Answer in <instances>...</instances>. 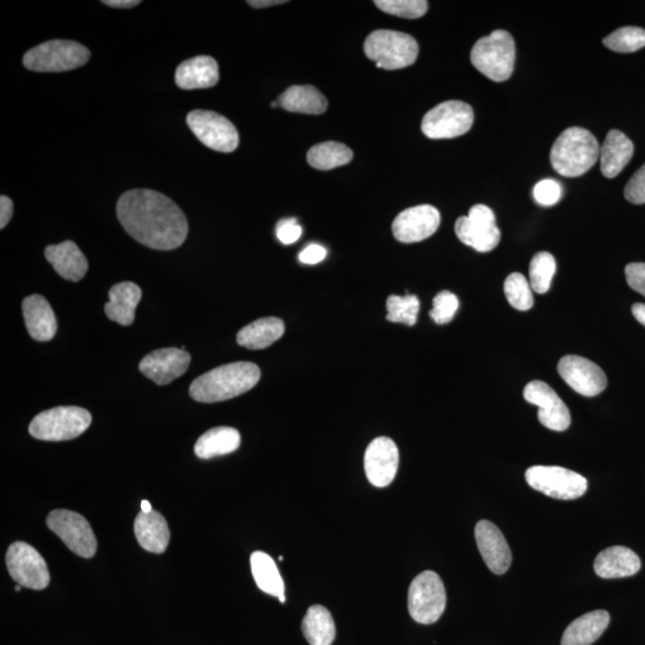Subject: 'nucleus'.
Segmentation results:
<instances>
[{
	"label": "nucleus",
	"mask_w": 645,
	"mask_h": 645,
	"mask_svg": "<svg viewBox=\"0 0 645 645\" xmlns=\"http://www.w3.org/2000/svg\"><path fill=\"white\" fill-rule=\"evenodd\" d=\"M116 213L128 235L147 248L174 250L187 239L186 215L174 201L156 190L133 189L122 194Z\"/></svg>",
	"instance_id": "1"
},
{
	"label": "nucleus",
	"mask_w": 645,
	"mask_h": 645,
	"mask_svg": "<svg viewBox=\"0 0 645 645\" xmlns=\"http://www.w3.org/2000/svg\"><path fill=\"white\" fill-rule=\"evenodd\" d=\"M260 378V367L253 362H233L196 378L190 385L189 395L200 403L229 401L254 389Z\"/></svg>",
	"instance_id": "2"
},
{
	"label": "nucleus",
	"mask_w": 645,
	"mask_h": 645,
	"mask_svg": "<svg viewBox=\"0 0 645 645\" xmlns=\"http://www.w3.org/2000/svg\"><path fill=\"white\" fill-rule=\"evenodd\" d=\"M600 158L597 138L581 127H570L559 135L552 146L550 161L559 175L579 177L594 167Z\"/></svg>",
	"instance_id": "3"
},
{
	"label": "nucleus",
	"mask_w": 645,
	"mask_h": 645,
	"mask_svg": "<svg viewBox=\"0 0 645 645\" xmlns=\"http://www.w3.org/2000/svg\"><path fill=\"white\" fill-rule=\"evenodd\" d=\"M515 42L506 30H495L478 40L471 51V63L493 82H506L513 75Z\"/></svg>",
	"instance_id": "4"
},
{
	"label": "nucleus",
	"mask_w": 645,
	"mask_h": 645,
	"mask_svg": "<svg viewBox=\"0 0 645 645\" xmlns=\"http://www.w3.org/2000/svg\"><path fill=\"white\" fill-rule=\"evenodd\" d=\"M364 51L368 59L376 61L378 69L401 70L415 63L419 43L409 34L376 30L367 36Z\"/></svg>",
	"instance_id": "5"
},
{
	"label": "nucleus",
	"mask_w": 645,
	"mask_h": 645,
	"mask_svg": "<svg viewBox=\"0 0 645 645\" xmlns=\"http://www.w3.org/2000/svg\"><path fill=\"white\" fill-rule=\"evenodd\" d=\"M91 58L88 48L70 40H52L30 49L23 57V65L34 72H66L79 69Z\"/></svg>",
	"instance_id": "6"
},
{
	"label": "nucleus",
	"mask_w": 645,
	"mask_h": 645,
	"mask_svg": "<svg viewBox=\"0 0 645 645\" xmlns=\"http://www.w3.org/2000/svg\"><path fill=\"white\" fill-rule=\"evenodd\" d=\"M88 410L79 407H58L43 411L29 426L33 438L43 441H67L78 438L91 425Z\"/></svg>",
	"instance_id": "7"
},
{
	"label": "nucleus",
	"mask_w": 645,
	"mask_h": 645,
	"mask_svg": "<svg viewBox=\"0 0 645 645\" xmlns=\"http://www.w3.org/2000/svg\"><path fill=\"white\" fill-rule=\"evenodd\" d=\"M446 602L444 582L434 571H423L411 582L408 607L415 622L425 625L438 622L445 612Z\"/></svg>",
	"instance_id": "8"
},
{
	"label": "nucleus",
	"mask_w": 645,
	"mask_h": 645,
	"mask_svg": "<svg viewBox=\"0 0 645 645\" xmlns=\"http://www.w3.org/2000/svg\"><path fill=\"white\" fill-rule=\"evenodd\" d=\"M525 477L531 488L557 500L579 499L588 489L585 477L561 466H532Z\"/></svg>",
	"instance_id": "9"
},
{
	"label": "nucleus",
	"mask_w": 645,
	"mask_h": 645,
	"mask_svg": "<svg viewBox=\"0 0 645 645\" xmlns=\"http://www.w3.org/2000/svg\"><path fill=\"white\" fill-rule=\"evenodd\" d=\"M475 121L470 104L463 101L440 103L425 115L421 129L429 139H452L468 133Z\"/></svg>",
	"instance_id": "10"
},
{
	"label": "nucleus",
	"mask_w": 645,
	"mask_h": 645,
	"mask_svg": "<svg viewBox=\"0 0 645 645\" xmlns=\"http://www.w3.org/2000/svg\"><path fill=\"white\" fill-rule=\"evenodd\" d=\"M187 124L196 138L208 149L224 153L237 150V128L225 116L211 110H193L187 116Z\"/></svg>",
	"instance_id": "11"
},
{
	"label": "nucleus",
	"mask_w": 645,
	"mask_h": 645,
	"mask_svg": "<svg viewBox=\"0 0 645 645\" xmlns=\"http://www.w3.org/2000/svg\"><path fill=\"white\" fill-rule=\"evenodd\" d=\"M47 526L63 540L73 554L83 558L95 556L97 539L83 515L66 509H57L47 516Z\"/></svg>",
	"instance_id": "12"
},
{
	"label": "nucleus",
	"mask_w": 645,
	"mask_h": 645,
	"mask_svg": "<svg viewBox=\"0 0 645 645\" xmlns=\"http://www.w3.org/2000/svg\"><path fill=\"white\" fill-rule=\"evenodd\" d=\"M454 230H456L460 242L475 249L478 253H489L501 241V232L496 226L495 213L485 205L473 206L469 215L457 220Z\"/></svg>",
	"instance_id": "13"
},
{
	"label": "nucleus",
	"mask_w": 645,
	"mask_h": 645,
	"mask_svg": "<svg viewBox=\"0 0 645 645\" xmlns=\"http://www.w3.org/2000/svg\"><path fill=\"white\" fill-rule=\"evenodd\" d=\"M6 567L12 579L22 587L41 591L51 582L45 559L27 543L16 542L10 545L6 554Z\"/></svg>",
	"instance_id": "14"
},
{
	"label": "nucleus",
	"mask_w": 645,
	"mask_h": 645,
	"mask_svg": "<svg viewBox=\"0 0 645 645\" xmlns=\"http://www.w3.org/2000/svg\"><path fill=\"white\" fill-rule=\"evenodd\" d=\"M558 373L571 389L585 397L598 396L607 386L605 372L582 356H564L559 360Z\"/></svg>",
	"instance_id": "15"
},
{
	"label": "nucleus",
	"mask_w": 645,
	"mask_h": 645,
	"mask_svg": "<svg viewBox=\"0 0 645 645\" xmlns=\"http://www.w3.org/2000/svg\"><path fill=\"white\" fill-rule=\"evenodd\" d=\"M524 398L526 402L537 405L538 419L544 427L555 432H564L569 428L570 411L550 385L534 380L526 385Z\"/></svg>",
	"instance_id": "16"
},
{
	"label": "nucleus",
	"mask_w": 645,
	"mask_h": 645,
	"mask_svg": "<svg viewBox=\"0 0 645 645\" xmlns=\"http://www.w3.org/2000/svg\"><path fill=\"white\" fill-rule=\"evenodd\" d=\"M440 221V213L434 206L411 207L399 213L393 221V236L405 244L422 242L438 231Z\"/></svg>",
	"instance_id": "17"
},
{
	"label": "nucleus",
	"mask_w": 645,
	"mask_h": 645,
	"mask_svg": "<svg viewBox=\"0 0 645 645\" xmlns=\"http://www.w3.org/2000/svg\"><path fill=\"white\" fill-rule=\"evenodd\" d=\"M365 472L374 487L385 488L395 479L399 465V451L395 441L386 436L374 439L365 453Z\"/></svg>",
	"instance_id": "18"
},
{
	"label": "nucleus",
	"mask_w": 645,
	"mask_h": 645,
	"mask_svg": "<svg viewBox=\"0 0 645 645\" xmlns=\"http://www.w3.org/2000/svg\"><path fill=\"white\" fill-rule=\"evenodd\" d=\"M190 359L183 349H157L141 360L139 370L157 385H168L187 372Z\"/></svg>",
	"instance_id": "19"
},
{
	"label": "nucleus",
	"mask_w": 645,
	"mask_h": 645,
	"mask_svg": "<svg viewBox=\"0 0 645 645\" xmlns=\"http://www.w3.org/2000/svg\"><path fill=\"white\" fill-rule=\"evenodd\" d=\"M475 537L478 550L488 568L496 575L507 573L512 564V551L500 528L488 520L479 521Z\"/></svg>",
	"instance_id": "20"
},
{
	"label": "nucleus",
	"mask_w": 645,
	"mask_h": 645,
	"mask_svg": "<svg viewBox=\"0 0 645 645\" xmlns=\"http://www.w3.org/2000/svg\"><path fill=\"white\" fill-rule=\"evenodd\" d=\"M24 322L32 339L51 341L57 334L58 324L51 304L40 294L27 297L22 303Z\"/></svg>",
	"instance_id": "21"
},
{
	"label": "nucleus",
	"mask_w": 645,
	"mask_h": 645,
	"mask_svg": "<svg viewBox=\"0 0 645 645\" xmlns=\"http://www.w3.org/2000/svg\"><path fill=\"white\" fill-rule=\"evenodd\" d=\"M175 81L182 90L213 88L219 82L218 63L208 55H199L183 61L177 67Z\"/></svg>",
	"instance_id": "22"
},
{
	"label": "nucleus",
	"mask_w": 645,
	"mask_h": 645,
	"mask_svg": "<svg viewBox=\"0 0 645 645\" xmlns=\"http://www.w3.org/2000/svg\"><path fill=\"white\" fill-rule=\"evenodd\" d=\"M45 256L55 272L67 281H81L88 272V260L75 242L66 241L49 245L45 250Z\"/></svg>",
	"instance_id": "23"
},
{
	"label": "nucleus",
	"mask_w": 645,
	"mask_h": 645,
	"mask_svg": "<svg viewBox=\"0 0 645 645\" xmlns=\"http://www.w3.org/2000/svg\"><path fill=\"white\" fill-rule=\"evenodd\" d=\"M642 563L634 551L625 546H612L601 551L594 562V570L601 579H623L636 575Z\"/></svg>",
	"instance_id": "24"
},
{
	"label": "nucleus",
	"mask_w": 645,
	"mask_h": 645,
	"mask_svg": "<svg viewBox=\"0 0 645 645\" xmlns=\"http://www.w3.org/2000/svg\"><path fill=\"white\" fill-rule=\"evenodd\" d=\"M134 533L141 548L152 554H163L168 549L170 530L161 513H139L134 521Z\"/></svg>",
	"instance_id": "25"
},
{
	"label": "nucleus",
	"mask_w": 645,
	"mask_h": 645,
	"mask_svg": "<svg viewBox=\"0 0 645 645\" xmlns=\"http://www.w3.org/2000/svg\"><path fill=\"white\" fill-rule=\"evenodd\" d=\"M141 297L143 292L137 284L131 281L120 282L110 288L109 303L104 306V311L110 321L128 327L134 322L135 310Z\"/></svg>",
	"instance_id": "26"
},
{
	"label": "nucleus",
	"mask_w": 645,
	"mask_h": 645,
	"mask_svg": "<svg viewBox=\"0 0 645 645\" xmlns=\"http://www.w3.org/2000/svg\"><path fill=\"white\" fill-rule=\"evenodd\" d=\"M634 156V144L618 129L608 132L600 147L601 172L607 178L617 177Z\"/></svg>",
	"instance_id": "27"
},
{
	"label": "nucleus",
	"mask_w": 645,
	"mask_h": 645,
	"mask_svg": "<svg viewBox=\"0 0 645 645\" xmlns=\"http://www.w3.org/2000/svg\"><path fill=\"white\" fill-rule=\"evenodd\" d=\"M610 620V614L604 610L583 614L564 631L562 645H592L604 634Z\"/></svg>",
	"instance_id": "28"
},
{
	"label": "nucleus",
	"mask_w": 645,
	"mask_h": 645,
	"mask_svg": "<svg viewBox=\"0 0 645 645\" xmlns=\"http://www.w3.org/2000/svg\"><path fill=\"white\" fill-rule=\"evenodd\" d=\"M282 109L291 113L319 115L328 108V100L311 85H293L276 100Z\"/></svg>",
	"instance_id": "29"
},
{
	"label": "nucleus",
	"mask_w": 645,
	"mask_h": 645,
	"mask_svg": "<svg viewBox=\"0 0 645 645\" xmlns=\"http://www.w3.org/2000/svg\"><path fill=\"white\" fill-rule=\"evenodd\" d=\"M284 334L285 324L280 318H261L239 331L237 342L239 346L251 350L266 349Z\"/></svg>",
	"instance_id": "30"
},
{
	"label": "nucleus",
	"mask_w": 645,
	"mask_h": 645,
	"mask_svg": "<svg viewBox=\"0 0 645 645\" xmlns=\"http://www.w3.org/2000/svg\"><path fill=\"white\" fill-rule=\"evenodd\" d=\"M241 446V434L231 427H215L196 441L194 452L200 459H211L233 453Z\"/></svg>",
	"instance_id": "31"
},
{
	"label": "nucleus",
	"mask_w": 645,
	"mask_h": 645,
	"mask_svg": "<svg viewBox=\"0 0 645 645\" xmlns=\"http://www.w3.org/2000/svg\"><path fill=\"white\" fill-rule=\"evenodd\" d=\"M250 564L257 587L264 593L278 597L281 604H285V583L274 559L266 552L256 551L250 557Z\"/></svg>",
	"instance_id": "32"
},
{
	"label": "nucleus",
	"mask_w": 645,
	"mask_h": 645,
	"mask_svg": "<svg viewBox=\"0 0 645 645\" xmlns=\"http://www.w3.org/2000/svg\"><path fill=\"white\" fill-rule=\"evenodd\" d=\"M301 630L310 645H331L335 641L334 618L322 605H313L307 610Z\"/></svg>",
	"instance_id": "33"
},
{
	"label": "nucleus",
	"mask_w": 645,
	"mask_h": 645,
	"mask_svg": "<svg viewBox=\"0 0 645 645\" xmlns=\"http://www.w3.org/2000/svg\"><path fill=\"white\" fill-rule=\"evenodd\" d=\"M353 151L337 141H325L311 147L307 152V162L317 170H331L352 162Z\"/></svg>",
	"instance_id": "34"
},
{
	"label": "nucleus",
	"mask_w": 645,
	"mask_h": 645,
	"mask_svg": "<svg viewBox=\"0 0 645 645\" xmlns=\"http://www.w3.org/2000/svg\"><path fill=\"white\" fill-rule=\"evenodd\" d=\"M556 273V260L550 253H538L530 264V285L539 294L548 293Z\"/></svg>",
	"instance_id": "35"
},
{
	"label": "nucleus",
	"mask_w": 645,
	"mask_h": 645,
	"mask_svg": "<svg viewBox=\"0 0 645 645\" xmlns=\"http://www.w3.org/2000/svg\"><path fill=\"white\" fill-rule=\"evenodd\" d=\"M386 319L392 323H403L413 327L420 312V300L407 294L405 297L391 296L386 301Z\"/></svg>",
	"instance_id": "36"
},
{
	"label": "nucleus",
	"mask_w": 645,
	"mask_h": 645,
	"mask_svg": "<svg viewBox=\"0 0 645 645\" xmlns=\"http://www.w3.org/2000/svg\"><path fill=\"white\" fill-rule=\"evenodd\" d=\"M604 45L613 52L634 53L645 47V29L624 27L606 36Z\"/></svg>",
	"instance_id": "37"
},
{
	"label": "nucleus",
	"mask_w": 645,
	"mask_h": 645,
	"mask_svg": "<svg viewBox=\"0 0 645 645\" xmlns=\"http://www.w3.org/2000/svg\"><path fill=\"white\" fill-rule=\"evenodd\" d=\"M530 282L520 273H512L505 281V294L508 303L515 310L528 311L534 305Z\"/></svg>",
	"instance_id": "38"
},
{
	"label": "nucleus",
	"mask_w": 645,
	"mask_h": 645,
	"mask_svg": "<svg viewBox=\"0 0 645 645\" xmlns=\"http://www.w3.org/2000/svg\"><path fill=\"white\" fill-rule=\"evenodd\" d=\"M374 4L385 14L409 18V20L425 16L428 11L426 0H376Z\"/></svg>",
	"instance_id": "39"
},
{
	"label": "nucleus",
	"mask_w": 645,
	"mask_h": 645,
	"mask_svg": "<svg viewBox=\"0 0 645 645\" xmlns=\"http://www.w3.org/2000/svg\"><path fill=\"white\" fill-rule=\"evenodd\" d=\"M458 309V298L451 292L442 291L433 299V309L429 316L436 324H447L456 316Z\"/></svg>",
	"instance_id": "40"
},
{
	"label": "nucleus",
	"mask_w": 645,
	"mask_h": 645,
	"mask_svg": "<svg viewBox=\"0 0 645 645\" xmlns=\"http://www.w3.org/2000/svg\"><path fill=\"white\" fill-rule=\"evenodd\" d=\"M534 200L542 206H554L562 198V187L555 180H543L533 189Z\"/></svg>",
	"instance_id": "41"
},
{
	"label": "nucleus",
	"mask_w": 645,
	"mask_h": 645,
	"mask_svg": "<svg viewBox=\"0 0 645 645\" xmlns=\"http://www.w3.org/2000/svg\"><path fill=\"white\" fill-rule=\"evenodd\" d=\"M624 195L631 204H645V164L635 172V175L626 184Z\"/></svg>",
	"instance_id": "42"
},
{
	"label": "nucleus",
	"mask_w": 645,
	"mask_h": 645,
	"mask_svg": "<svg viewBox=\"0 0 645 645\" xmlns=\"http://www.w3.org/2000/svg\"><path fill=\"white\" fill-rule=\"evenodd\" d=\"M301 233H303V229L294 218L281 220L276 225V237L285 245L296 243L301 237Z\"/></svg>",
	"instance_id": "43"
},
{
	"label": "nucleus",
	"mask_w": 645,
	"mask_h": 645,
	"mask_svg": "<svg viewBox=\"0 0 645 645\" xmlns=\"http://www.w3.org/2000/svg\"><path fill=\"white\" fill-rule=\"evenodd\" d=\"M626 281L632 290L645 297V263H630L625 268Z\"/></svg>",
	"instance_id": "44"
},
{
	"label": "nucleus",
	"mask_w": 645,
	"mask_h": 645,
	"mask_svg": "<svg viewBox=\"0 0 645 645\" xmlns=\"http://www.w3.org/2000/svg\"><path fill=\"white\" fill-rule=\"evenodd\" d=\"M327 257V249L319 244H310L301 251L299 260L304 264H317L322 262Z\"/></svg>",
	"instance_id": "45"
},
{
	"label": "nucleus",
	"mask_w": 645,
	"mask_h": 645,
	"mask_svg": "<svg viewBox=\"0 0 645 645\" xmlns=\"http://www.w3.org/2000/svg\"><path fill=\"white\" fill-rule=\"evenodd\" d=\"M12 214H14V202L8 196L2 195V198H0V229H5V226L9 224L12 218Z\"/></svg>",
	"instance_id": "46"
},
{
	"label": "nucleus",
	"mask_w": 645,
	"mask_h": 645,
	"mask_svg": "<svg viewBox=\"0 0 645 645\" xmlns=\"http://www.w3.org/2000/svg\"><path fill=\"white\" fill-rule=\"evenodd\" d=\"M139 0H103L102 4L116 9H131L139 5Z\"/></svg>",
	"instance_id": "47"
},
{
	"label": "nucleus",
	"mask_w": 645,
	"mask_h": 645,
	"mask_svg": "<svg viewBox=\"0 0 645 645\" xmlns=\"http://www.w3.org/2000/svg\"><path fill=\"white\" fill-rule=\"evenodd\" d=\"M247 3L255 9H264L269 8V6L281 5L287 2H284V0H249Z\"/></svg>",
	"instance_id": "48"
},
{
	"label": "nucleus",
	"mask_w": 645,
	"mask_h": 645,
	"mask_svg": "<svg viewBox=\"0 0 645 645\" xmlns=\"http://www.w3.org/2000/svg\"><path fill=\"white\" fill-rule=\"evenodd\" d=\"M632 315L645 327V304L637 303L632 306Z\"/></svg>",
	"instance_id": "49"
},
{
	"label": "nucleus",
	"mask_w": 645,
	"mask_h": 645,
	"mask_svg": "<svg viewBox=\"0 0 645 645\" xmlns=\"http://www.w3.org/2000/svg\"><path fill=\"white\" fill-rule=\"evenodd\" d=\"M152 511L153 509L149 501L144 500L143 502H141V512L150 513Z\"/></svg>",
	"instance_id": "50"
},
{
	"label": "nucleus",
	"mask_w": 645,
	"mask_h": 645,
	"mask_svg": "<svg viewBox=\"0 0 645 645\" xmlns=\"http://www.w3.org/2000/svg\"><path fill=\"white\" fill-rule=\"evenodd\" d=\"M270 107H272V108H278V107H280V106H279V102H278V101H275V102L270 103Z\"/></svg>",
	"instance_id": "51"
},
{
	"label": "nucleus",
	"mask_w": 645,
	"mask_h": 645,
	"mask_svg": "<svg viewBox=\"0 0 645 645\" xmlns=\"http://www.w3.org/2000/svg\"><path fill=\"white\" fill-rule=\"evenodd\" d=\"M21 587H22V586L18 585V586L16 587V592H20V591H21Z\"/></svg>",
	"instance_id": "52"
}]
</instances>
